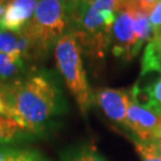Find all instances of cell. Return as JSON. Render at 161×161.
Segmentation results:
<instances>
[{
	"mask_svg": "<svg viewBox=\"0 0 161 161\" xmlns=\"http://www.w3.org/2000/svg\"><path fill=\"white\" fill-rule=\"evenodd\" d=\"M0 53H19L24 60H40L34 44L22 34V31L11 32L0 30Z\"/></svg>",
	"mask_w": 161,
	"mask_h": 161,
	"instance_id": "9",
	"label": "cell"
},
{
	"mask_svg": "<svg viewBox=\"0 0 161 161\" xmlns=\"http://www.w3.org/2000/svg\"><path fill=\"white\" fill-rule=\"evenodd\" d=\"M58 1L62 3V4L68 8L69 11H70V13H73V11H74V8H75V1L74 0H58Z\"/></svg>",
	"mask_w": 161,
	"mask_h": 161,
	"instance_id": "18",
	"label": "cell"
},
{
	"mask_svg": "<svg viewBox=\"0 0 161 161\" xmlns=\"http://www.w3.org/2000/svg\"><path fill=\"white\" fill-rule=\"evenodd\" d=\"M35 154L32 149L0 146V161H31Z\"/></svg>",
	"mask_w": 161,
	"mask_h": 161,
	"instance_id": "12",
	"label": "cell"
},
{
	"mask_svg": "<svg viewBox=\"0 0 161 161\" xmlns=\"http://www.w3.org/2000/svg\"><path fill=\"white\" fill-rule=\"evenodd\" d=\"M67 161H106L92 144H85L69 153Z\"/></svg>",
	"mask_w": 161,
	"mask_h": 161,
	"instance_id": "14",
	"label": "cell"
},
{
	"mask_svg": "<svg viewBox=\"0 0 161 161\" xmlns=\"http://www.w3.org/2000/svg\"><path fill=\"white\" fill-rule=\"evenodd\" d=\"M30 136L32 135L12 117L0 115V146L17 142L23 138H29Z\"/></svg>",
	"mask_w": 161,
	"mask_h": 161,
	"instance_id": "10",
	"label": "cell"
},
{
	"mask_svg": "<svg viewBox=\"0 0 161 161\" xmlns=\"http://www.w3.org/2000/svg\"><path fill=\"white\" fill-rule=\"evenodd\" d=\"M38 0H8L0 17V30L20 32L34 16Z\"/></svg>",
	"mask_w": 161,
	"mask_h": 161,
	"instance_id": "8",
	"label": "cell"
},
{
	"mask_svg": "<svg viewBox=\"0 0 161 161\" xmlns=\"http://www.w3.org/2000/svg\"><path fill=\"white\" fill-rule=\"evenodd\" d=\"M6 102L8 116L31 135L43 131L47 124L66 108L58 78L47 70L10 81Z\"/></svg>",
	"mask_w": 161,
	"mask_h": 161,
	"instance_id": "1",
	"label": "cell"
},
{
	"mask_svg": "<svg viewBox=\"0 0 161 161\" xmlns=\"http://www.w3.org/2000/svg\"><path fill=\"white\" fill-rule=\"evenodd\" d=\"M143 1H148V3H153V4H156L159 0H143Z\"/></svg>",
	"mask_w": 161,
	"mask_h": 161,
	"instance_id": "22",
	"label": "cell"
},
{
	"mask_svg": "<svg viewBox=\"0 0 161 161\" xmlns=\"http://www.w3.org/2000/svg\"><path fill=\"white\" fill-rule=\"evenodd\" d=\"M81 54V47L73 32L62 36L55 44V60L58 73L68 91L75 98L82 116H86L94 103V93L87 80Z\"/></svg>",
	"mask_w": 161,
	"mask_h": 161,
	"instance_id": "4",
	"label": "cell"
},
{
	"mask_svg": "<svg viewBox=\"0 0 161 161\" xmlns=\"http://www.w3.org/2000/svg\"><path fill=\"white\" fill-rule=\"evenodd\" d=\"M25 69V60L19 53H0V80L8 81Z\"/></svg>",
	"mask_w": 161,
	"mask_h": 161,
	"instance_id": "11",
	"label": "cell"
},
{
	"mask_svg": "<svg viewBox=\"0 0 161 161\" xmlns=\"http://www.w3.org/2000/svg\"><path fill=\"white\" fill-rule=\"evenodd\" d=\"M7 1H8V0H0V6H3V4H4V3H7Z\"/></svg>",
	"mask_w": 161,
	"mask_h": 161,
	"instance_id": "23",
	"label": "cell"
},
{
	"mask_svg": "<svg viewBox=\"0 0 161 161\" xmlns=\"http://www.w3.org/2000/svg\"><path fill=\"white\" fill-rule=\"evenodd\" d=\"M74 1H75V8H76V7H85V6L92 5L96 0H74Z\"/></svg>",
	"mask_w": 161,
	"mask_h": 161,
	"instance_id": "17",
	"label": "cell"
},
{
	"mask_svg": "<svg viewBox=\"0 0 161 161\" xmlns=\"http://www.w3.org/2000/svg\"><path fill=\"white\" fill-rule=\"evenodd\" d=\"M112 54L123 61H130L137 55L142 46L140 44L132 16L125 10H119L112 28Z\"/></svg>",
	"mask_w": 161,
	"mask_h": 161,
	"instance_id": "6",
	"label": "cell"
},
{
	"mask_svg": "<svg viewBox=\"0 0 161 161\" xmlns=\"http://www.w3.org/2000/svg\"><path fill=\"white\" fill-rule=\"evenodd\" d=\"M31 161H48L47 159H44L43 156L41 155V154H38L37 152H36V154L34 155V158H32V160Z\"/></svg>",
	"mask_w": 161,
	"mask_h": 161,
	"instance_id": "19",
	"label": "cell"
},
{
	"mask_svg": "<svg viewBox=\"0 0 161 161\" xmlns=\"http://www.w3.org/2000/svg\"><path fill=\"white\" fill-rule=\"evenodd\" d=\"M122 0H96L92 5L76 7L72 13L70 31L92 62L105 58L111 44L112 28Z\"/></svg>",
	"mask_w": 161,
	"mask_h": 161,
	"instance_id": "2",
	"label": "cell"
},
{
	"mask_svg": "<svg viewBox=\"0 0 161 161\" xmlns=\"http://www.w3.org/2000/svg\"><path fill=\"white\" fill-rule=\"evenodd\" d=\"M156 144H158V149H159V152H160V154H161V137L156 141Z\"/></svg>",
	"mask_w": 161,
	"mask_h": 161,
	"instance_id": "20",
	"label": "cell"
},
{
	"mask_svg": "<svg viewBox=\"0 0 161 161\" xmlns=\"http://www.w3.org/2000/svg\"><path fill=\"white\" fill-rule=\"evenodd\" d=\"M0 115L8 116V105H7L6 99L3 97H0Z\"/></svg>",
	"mask_w": 161,
	"mask_h": 161,
	"instance_id": "16",
	"label": "cell"
},
{
	"mask_svg": "<svg viewBox=\"0 0 161 161\" xmlns=\"http://www.w3.org/2000/svg\"><path fill=\"white\" fill-rule=\"evenodd\" d=\"M134 147L141 161H161V154L158 149L156 141L154 142H141L134 140Z\"/></svg>",
	"mask_w": 161,
	"mask_h": 161,
	"instance_id": "13",
	"label": "cell"
},
{
	"mask_svg": "<svg viewBox=\"0 0 161 161\" xmlns=\"http://www.w3.org/2000/svg\"><path fill=\"white\" fill-rule=\"evenodd\" d=\"M124 128L135 136L134 140L141 142L158 141L161 137V114L131 100Z\"/></svg>",
	"mask_w": 161,
	"mask_h": 161,
	"instance_id": "5",
	"label": "cell"
},
{
	"mask_svg": "<svg viewBox=\"0 0 161 161\" xmlns=\"http://www.w3.org/2000/svg\"><path fill=\"white\" fill-rule=\"evenodd\" d=\"M131 102L130 93L121 88H99L94 93V103L97 104L110 121L116 124L125 125L127 114Z\"/></svg>",
	"mask_w": 161,
	"mask_h": 161,
	"instance_id": "7",
	"label": "cell"
},
{
	"mask_svg": "<svg viewBox=\"0 0 161 161\" xmlns=\"http://www.w3.org/2000/svg\"><path fill=\"white\" fill-rule=\"evenodd\" d=\"M72 13L58 0H38L34 16L22 34L34 44L38 58H46L58 41L68 34Z\"/></svg>",
	"mask_w": 161,
	"mask_h": 161,
	"instance_id": "3",
	"label": "cell"
},
{
	"mask_svg": "<svg viewBox=\"0 0 161 161\" xmlns=\"http://www.w3.org/2000/svg\"><path fill=\"white\" fill-rule=\"evenodd\" d=\"M8 87H10V81L0 80V97L6 99V94H7V91H8Z\"/></svg>",
	"mask_w": 161,
	"mask_h": 161,
	"instance_id": "15",
	"label": "cell"
},
{
	"mask_svg": "<svg viewBox=\"0 0 161 161\" xmlns=\"http://www.w3.org/2000/svg\"><path fill=\"white\" fill-rule=\"evenodd\" d=\"M4 12H5V7L4 6H0V17L4 14Z\"/></svg>",
	"mask_w": 161,
	"mask_h": 161,
	"instance_id": "21",
	"label": "cell"
}]
</instances>
